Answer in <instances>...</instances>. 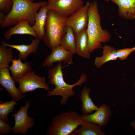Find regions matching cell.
I'll use <instances>...</instances> for the list:
<instances>
[{
  "instance_id": "ffe728a7",
  "label": "cell",
  "mask_w": 135,
  "mask_h": 135,
  "mask_svg": "<svg viewBox=\"0 0 135 135\" xmlns=\"http://www.w3.org/2000/svg\"><path fill=\"white\" fill-rule=\"evenodd\" d=\"M91 89L85 86L82 90L80 98L82 104L81 109L83 114L88 115L92 114L98 108L94 103L90 96Z\"/></svg>"
},
{
  "instance_id": "6da1fadb",
  "label": "cell",
  "mask_w": 135,
  "mask_h": 135,
  "mask_svg": "<svg viewBox=\"0 0 135 135\" xmlns=\"http://www.w3.org/2000/svg\"><path fill=\"white\" fill-rule=\"evenodd\" d=\"M62 63L58 62L57 65L53 68L49 69L48 73V82L52 85L55 86L54 88L48 91L47 95L49 97L54 96H60L62 97L60 101V104L66 105L69 98L76 96V93L73 88L76 86H82L87 79V75L82 72L79 80L75 84H69L64 81L62 70Z\"/></svg>"
},
{
  "instance_id": "1f68e13d",
  "label": "cell",
  "mask_w": 135,
  "mask_h": 135,
  "mask_svg": "<svg viewBox=\"0 0 135 135\" xmlns=\"http://www.w3.org/2000/svg\"><path fill=\"white\" fill-rule=\"evenodd\" d=\"M105 1L107 2H108L110 0H104Z\"/></svg>"
},
{
  "instance_id": "30bf717a",
  "label": "cell",
  "mask_w": 135,
  "mask_h": 135,
  "mask_svg": "<svg viewBox=\"0 0 135 135\" xmlns=\"http://www.w3.org/2000/svg\"><path fill=\"white\" fill-rule=\"evenodd\" d=\"M112 115L110 107L103 104L94 113L88 115L82 114L81 116L84 120L97 124L102 127L108 124Z\"/></svg>"
},
{
  "instance_id": "7402d4cb",
  "label": "cell",
  "mask_w": 135,
  "mask_h": 135,
  "mask_svg": "<svg viewBox=\"0 0 135 135\" xmlns=\"http://www.w3.org/2000/svg\"><path fill=\"white\" fill-rule=\"evenodd\" d=\"M60 46L73 54H76L75 34L70 27L66 26V32L61 39Z\"/></svg>"
},
{
  "instance_id": "83f0119b",
  "label": "cell",
  "mask_w": 135,
  "mask_h": 135,
  "mask_svg": "<svg viewBox=\"0 0 135 135\" xmlns=\"http://www.w3.org/2000/svg\"><path fill=\"white\" fill-rule=\"evenodd\" d=\"M5 16L4 14V12H0V26H1L2 24L4 21Z\"/></svg>"
},
{
  "instance_id": "4dcf8cb0",
  "label": "cell",
  "mask_w": 135,
  "mask_h": 135,
  "mask_svg": "<svg viewBox=\"0 0 135 135\" xmlns=\"http://www.w3.org/2000/svg\"><path fill=\"white\" fill-rule=\"evenodd\" d=\"M30 1L32 2H33L34 0H30ZM50 0H48V1H49Z\"/></svg>"
},
{
  "instance_id": "7c38bea8",
  "label": "cell",
  "mask_w": 135,
  "mask_h": 135,
  "mask_svg": "<svg viewBox=\"0 0 135 135\" xmlns=\"http://www.w3.org/2000/svg\"><path fill=\"white\" fill-rule=\"evenodd\" d=\"M9 70L8 68L0 70V84L10 94L12 100L17 102L26 96L23 95L16 87V82L11 76Z\"/></svg>"
},
{
  "instance_id": "4fadbf2b",
  "label": "cell",
  "mask_w": 135,
  "mask_h": 135,
  "mask_svg": "<svg viewBox=\"0 0 135 135\" xmlns=\"http://www.w3.org/2000/svg\"><path fill=\"white\" fill-rule=\"evenodd\" d=\"M40 40L38 38H34L31 44L28 45L11 44L6 43L4 41H2L1 42L6 47H12L18 51L19 52V58L24 61L26 60L31 54L36 53L39 47Z\"/></svg>"
},
{
  "instance_id": "e0dca14e",
  "label": "cell",
  "mask_w": 135,
  "mask_h": 135,
  "mask_svg": "<svg viewBox=\"0 0 135 135\" xmlns=\"http://www.w3.org/2000/svg\"><path fill=\"white\" fill-rule=\"evenodd\" d=\"M22 61L20 58L13 60L12 61V65L9 68L11 72L12 77L16 82L32 70V67L29 62H26L23 63Z\"/></svg>"
},
{
  "instance_id": "2e32d148",
  "label": "cell",
  "mask_w": 135,
  "mask_h": 135,
  "mask_svg": "<svg viewBox=\"0 0 135 135\" xmlns=\"http://www.w3.org/2000/svg\"><path fill=\"white\" fill-rule=\"evenodd\" d=\"M86 29L74 34L76 54L84 58L89 59L90 53L89 50V39Z\"/></svg>"
},
{
  "instance_id": "ba28073f",
  "label": "cell",
  "mask_w": 135,
  "mask_h": 135,
  "mask_svg": "<svg viewBox=\"0 0 135 135\" xmlns=\"http://www.w3.org/2000/svg\"><path fill=\"white\" fill-rule=\"evenodd\" d=\"M30 102L27 101L24 106L20 107L17 112L12 115L14 118L15 122L12 128V131L16 134H27L29 129H31L34 124V119L29 117L28 114L30 107Z\"/></svg>"
},
{
  "instance_id": "9c48e42d",
  "label": "cell",
  "mask_w": 135,
  "mask_h": 135,
  "mask_svg": "<svg viewBox=\"0 0 135 135\" xmlns=\"http://www.w3.org/2000/svg\"><path fill=\"white\" fill-rule=\"evenodd\" d=\"M90 4V2L88 1L85 6L68 18L66 25L72 28L74 34L87 29Z\"/></svg>"
},
{
  "instance_id": "5b68a950",
  "label": "cell",
  "mask_w": 135,
  "mask_h": 135,
  "mask_svg": "<svg viewBox=\"0 0 135 135\" xmlns=\"http://www.w3.org/2000/svg\"><path fill=\"white\" fill-rule=\"evenodd\" d=\"M84 120L77 112L70 110L55 116L47 132V135H68L81 126Z\"/></svg>"
},
{
  "instance_id": "7a4b0ae2",
  "label": "cell",
  "mask_w": 135,
  "mask_h": 135,
  "mask_svg": "<svg viewBox=\"0 0 135 135\" xmlns=\"http://www.w3.org/2000/svg\"><path fill=\"white\" fill-rule=\"evenodd\" d=\"M13 5L10 12L5 16L2 28L14 26L23 20L28 21L30 26L35 23V16L37 12L48 2H34L30 0H12Z\"/></svg>"
},
{
  "instance_id": "cb8c5ba5",
  "label": "cell",
  "mask_w": 135,
  "mask_h": 135,
  "mask_svg": "<svg viewBox=\"0 0 135 135\" xmlns=\"http://www.w3.org/2000/svg\"><path fill=\"white\" fill-rule=\"evenodd\" d=\"M17 102L12 100L2 102L0 101V119L7 122L8 121V115L14 110V107L18 104Z\"/></svg>"
},
{
  "instance_id": "5bb4252c",
  "label": "cell",
  "mask_w": 135,
  "mask_h": 135,
  "mask_svg": "<svg viewBox=\"0 0 135 135\" xmlns=\"http://www.w3.org/2000/svg\"><path fill=\"white\" fill-rule=\"evenodd\" d=\"M27 34L38 38L37 35L32 26H31L27 20L20 21L13 27L10 28L5 33L4 36L7 40H10L11 36L14 34Z\"/></svg>"
},
{
  "instance_id": "277c9868",
  "label": "cell",
  "mask_w": 135,
  "mask_h": 135,
  "mask_svg": "<svg viewBox=\"0 0 135 135\" xmlns=\"http://www.w3.org/2000/svg\"><path fill=\"white\" fill-rule=\"evenodd\" d=\"M68 18L62 17L53 10H48L45 34L42 40L50 50L60 46L61 39L66 32V23Z\"/></svg>"
},
{
  "instance_id": "44dd1931",
  "label": "cell",
  "mask_w": 135,
  "mask_h": 135,
  "mask_svg": "<svg viewBox=\"0 0 135 135\" xmlns=\"http://www.w3.org/2000/svg\"><path fill=\"white\" fill-rule=\"evenodd\" d=\"M102 48V56L96 57L95 60L94 65L96 68H100L106 63L118 58L117 50L114 47L105 45Z\"/></svg>"
},
{
  "instance_id": "9a60e30c",
  "label": "cell",
  "mask_w": 135,
  "mask_h": 135,
  "mask_svg": "<svg viewBox=\"0 0 135 135\" xmlns=\"http://www.w3.org/2000/svg\"><path fill=\"white\" fill-rule=\"evenodd\" d=\"M118 6L119 16L127 20L135 19V0H110Z\"/></svg>"
},
{
  "instance_id": "ac0fdd59",
  "label": "cell",
  "mask_w": 135,
  "mask_h": 135,
  "mask_svg": "<svg viewBox=\"0 0 135 135\" xmlns=\"http://www.w3.org/2000/svg\"><path fill=\"white\" fill-rule=\"evenodd\" d=\"M48 10L46 5L41 8L35 15V23L32 26L38 38L42 40H43L45 34V26Z\"/></svg>"
},
{
  "instance_id": "d6986e66",
  "label": "cell",
  "mask_w": 135,
  "mask_h": 135,
  "mask_svg": "<svg viewBox=\"0 0 135 135\" xmlns=\"http://www.w3.org/2000/svg\"><path fill=\"white\" fill-rule=\"evenodd\" d=\"M79 128H78L70 135H105L102 127L92 122L84 120Z\"/></svg>"
},
{
  "instance_id": "4316f807",
  "label": "cell",
  "mask_w": 135,
  "mask_h": 135,
  "mask_svg": "<svg viewBox=\"0 0 135 135\" xmlns=\"http://www.w3.org/2000/svg\"><path fill=\"white\" fill-rule=\"evenodd\" d=\"M12 131V128L10 125L4 120L0 119V135L9 133Z\"/></svg>"
},
{
  "instance_id": "3957f363",
  "label": "cell",
  "mask_w": 135,
  "mask_h": 135,
  "mask_svg": "<svg viewBox=\"0 0 135 135\" xmlns=\"http://www.w3.org/2000/svg\"><path fill=\"white\" fill-rule=\"evenodd\" d=\"M88 20L87 32L89 39V50L90 53L103 48L102 43L110 42L111 36L101 25V16L99 12L98 3L96 1L90 3L88 10Z\"/></svg>"
},
{
  "instance_id": "f1b7e54d",
  "label": "cell",
  "mask_w": 135,
  "mask_h": 135,
  "mask_svg": "<svg viewBox=\"0 0 135 135\" xmlns=\"http://www.w3.org/2000/svg\"><path fill=\"white\" fill-rule=\"evenodd\" d=\"M130 124L135 130V120H132L130 122Z\"/></svg>"
},
{
  "instance_id": "d4e9b609",
  "label": "cell",
  "mask_w": 135,
  "mask_h": 135,
  "mask_svg": "<svg viewBox=\"0 0 135 135\" xmlns=\"http://www.w3.org/2000/svg\"><path fill=\"white\" fill-rule=\"evenodd\" d=\"M117 51L118 58L121 60H126L129 55L135 51V47L118 49Z\"/></svg>"
},
{
  "instance_id": "8992f818",
  "label": "cell",
  "mask_w": 135,
  "mask_h": 135,
  "mask_svg": "<svg viewBox=\"0 0 135 135\" xmlns=\"http://www.w3.org/2000/svg\"><path fill=\"white\" fill-rule=\"evenodd\" d=\"M84 6L82 0H50L46 5L49 10L68 18Z\"/></svg>"
},
{
  "instance_id": "603a6c76",
  "label": "cell",
  "mask_w": 135,
  "mask_h": 135,
  "mask_svg": "<svg viewBox=\"0 0 135 135\" xmlns=\"http://www.w3.org/2000/svg\"><path fill=\"white\" fill-rule=\"evenodd\" d=\"M13 48L10 47L7 48L3 44L0 46V70L9 68V64L14 57Z\"/></svg>"
},
{
  "instance_id": "52a82bcc",
  "label": "cell",
  "mask_w": 135,
  "mask_h": 135,
  "mask_svg": "<svg viewBox=\"0 0 135 135\" xmlns=\"http://www.w3.org/2000/svg\"><path fill=\"white\" fill-rule=\"evenodd\" d=\"M16 82L18 83V88L23 94L39 88L48 91L50 90L49 86L46 82V78L37 76L34 71L26 74L22 78L17 80Z\"/></svg>"
},
{
  "instance_id": "8fae6325",
  "label": "cell",
  "mask_w": 135,
  "mask_h": 135,
  "mask_svg": "<svg viewBox=\"0 0 135 135\" xmlns=\"http://www.w3.org/2000/svg\"><path fill=\"white\" fill-rule=\"evenodd\" d=\"M73 55L70 52L59 46L52 50V53L45 59L42 66L44 67H50L56 62H63L65 64H72L73 63Z\"/></svg>"
},
{
  "instance_id": "484cf974",
  "label": "cell",
  "mask_w": 135,
  "mask_h": 135,
  "mask_svg": "<svg viewBox=\"0 0 135 135\" xmlns=\"http://www.w3.org/2000/svg\"><path fill=\"white\" fill-rule=\"evenodd\" d=\"M12 5V0H0V10L7 14L10 11Z\"/></svg>"
},
{
  "instance_id": "f546056e",
  "label": "cell",
  "mask_w": 135,
  "mask_h": 135,
  "mask_svg": "<svg viewBox=\"0 0 135 135\" xmlns=\"http://www.w3.org/2000/svg\"><path fill=\"white\" fill-rule=\"evenodd\" d=\"M133 86L134 88L135 89V81H134V82Z\"/></svg>"
}]
</instances>
